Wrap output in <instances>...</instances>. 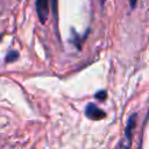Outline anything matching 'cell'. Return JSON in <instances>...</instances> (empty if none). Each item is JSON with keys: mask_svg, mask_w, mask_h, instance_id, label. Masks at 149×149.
<instances>
[{"mask_svg": "<svg viewBox=\"0 0 149 149\" xmlns=\"http://www.w3.org/2000/svg\"><path fill=\"white\" fill-rule=\"evenodd\" d=\"M36 13L40 22L42 24L45 23L49 16V0H36Z\"/></svg>", "mask_w": 149, "mask_h": 149, "instance_id": "6da1fadb", "label": "cell"}, {"mask_svg": "<svg viewBox=\"0 0 149 149\" xmlns=\"http://www.w3.org/2000/svg\"><path fill=\"white\" fill-rule=\"evenodd\" d=\"M85 114L91 120H101L106 116V113L102 109H100L99 107H97L94 104L87 105V107L85 108Z\"/></svg>", "mask_w": 149, "mask_h": 149, "instance_id": "7a4b0ae2", "label": "cell"}, {"mask_svg": "<svg viewBox=\"0 0 149 149\" xmlns=\"http://www.w3.org/2000/svg\"><path fill=\"white\" fill-rule=\"evenodd\" d=\"M135 121H136V114H134V115H132L129 118L128 123H127V127H126V130H125V133H126V140L129 141V142L132 140V130H133V128L135 126Z\"/></svg>", "mask_w": 149, "mask_h": 149, "instance_id": "3957f363", "label": "cell"}, {"mask_svg": "<svg viewBox=\"0 0 149 149\" xmlns=\"http://www.w3.org/2000/svg\"><path fill=\"white\" fill-rule=\"evenodd\" d=\"M19 56L20 55H19V52L16 50H9L7 52V55H6V57H5V62L6 63H13L19 58Z\"/></svg>", "mask_w": 149, "mask_h": 149, "instance_id": "277c9868", "label": "cell"}, {"mask_svg": "<svg viewBox=\"0 0 149 149\" xmlns=\"http://www.w3.org/2000/svg\"><path fill=\"white\" fill-rule=\"evenodd\" d=\"M51 7H52V12L55 15V20L57 21V16H58V0H51Z\"/></svg>", "mask_w": 149, "mask_h": 149, "instance_id": "5b68a950", "label": "cell"}, {"mask_svg": "<svg viewBox=\"0 0 149 149\" xmlns=\"http://www.w3.org/2000/svg\"><path fill=\"white\" fill-rule=\"evenodd\" d=\"M94 97L98 99V100H100V101H102V100H105L106 99V97H107V93H106V91H104V90H101V91H99V92H97L95 94H94Z\"/></svg>", "mask_w": 149, "mask_h": 149, "instance_id": "8992f818", "label": "cell"}, {"mask_svg": "<svg viewBox=\"0 0 149 149\" xmlns=\"http://www.w3.org/2000/svg\"><path fill=\"white\" fill-rule=\"evenodd\" d=\"M115 149H129V143L127 142V143H125V142H120L119 143V146L115 148Z\"/></svg>", "mask_w": 149, "mask_h": 149, "instance_id": "52a82bcc", "label": "cell"}, {"mask_svg": "<svg viewBox=\"0 0 149 149\" xmlns=\"http://www.w3.org/2000/svg\"><path fill=\"white\" fill-rule=\"evenodd\" d=\"M130 1V5H132V7H134L135 6V2H136V0H129Z\"/></svg>", "mask_w": 149, "mask_h": 149, "instance_id": "ba28073f", "label": "cell"}, {"mask_svg": "<svg viewBox=\"0 0 149 149\" xmlns=\"http://www.w3.org/2000/svg\"><path fill=\"white\" fill-rule=\"evenodd\" d=\"M2 37H3V34H0V42H1V40H2Z\"/></svg>", "mask_w": 149, "mask_h": 149, "instance_id": "9c48e42d", "label": "cell"}, {"mask_svg": "<svg viewBox=\"0 0 149 149\" xmlns=\"http://www.w3.org/2000/svg\"><path fill=\"white\" fill-rule=\"evenodd\" d=\"M105 1H106V0H100V2H101V5H104V3H105Z\"/></svg>", "mask_w": 149, "mask_h": 149, "instance_id": "30bf717a", "label": "cell"}, {"mask_svg": "<svg viewBox=\"0 0 149 149\" xmlns=\"http://www.w3.org/2000/svg\"><path fill=\"white\" fill-rule=\"evenodd\" d=\"M147 119H149V112H148V114H147Z\"/></svg>", "mask_w": 149, "mask_h": 149, "instance_id": "8fae6325", "label": "cell"}]
</instances>
